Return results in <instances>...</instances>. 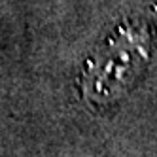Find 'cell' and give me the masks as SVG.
<instances>
[{
    "label": "cell",
    "instance_id": "obj_1",
    "mask_svg": "<svg viewBox=\"0 0 157 157\" xmlns=\"http://www.w3.org/2000/svg\"><path fill=\"white\" fill-rule=\"evenodd\" d=\"M153 30L146 19H127L85 61L82 93L89 104L104 108L134 87L151 59Z\"/></svg>",
    "mask_w": 157,
    "mask_h": 157
}]
</instances>
